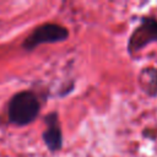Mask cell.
<instances>
[{"label":"cell","mask_w":157,"mask_h":157,"mask_svg":"<svg viewBox=\"0 0 157 157\" xmlns=\"http://www.w3.org/2000/svg\"><path fill=\"white\" fill-rule=\"evenodd\" d=\"M40 104L31 91H21L12 96L9 103V120L18 126L28 125L39 114Z\"/></svg>","instance_id":"cell-1"},{"label":"cell","mask_w":157,"mask_h":157,"mask_svg":"<svg viewBox=\"0 0 157 157\" xmlns=\"http://www.w3.org/2000/svg\"><path fill=\"white\" fill-rule=\"evenodd\" d=\"M151 43H157V18L144 16L128 38L126 50L132 56Z\"/></svg>","instance_id":"cell-2"},{"label":"cell","mask_w":157,"mask_h":157,"mask_svg":"<svg viewBox=\"0 0 157 157\" xmlns=\"http://www.w3.org/2000/svg\"><path fill=\"white\" fill-rule=\"evenodd\" d=\"M69 38V29L59 23H43L33 29V32L23 42V48L26 50H33L40 44L47 43H59Z\"/></svg>","instance_id":"cell-3"},{"label":"cell","mask_w":157,"mask_h":157,"mask_svg":"<svg viewBox=\"0 0 157 157\" xmlns=\"http://www.w3.org/2000/svg\"><path fill=\"white\" fill-rule=\"evenodd\" d=\"M44 121L47 129L44 130L42 137L49 151L56 152L63 147V131L59 124V117L56 112H52L45 115Z\"/></svg>","instance_id":"cell-4"},{"label":"cell","mask_w":157,"mask_h":157,"mask_svg":"<svg viewBox=\"0 0 157 157\" xmlns=\"http://www.w3.org/2000/svg\"><path fill=\"white\" fill-rule=\"evenodd\" d=\"M137 82L141 90L148 97L157 96V69L156 67H152V66L142 67L137 76Z\"/></svg>","instance_id":"cell-5"}]
</instances>
